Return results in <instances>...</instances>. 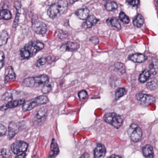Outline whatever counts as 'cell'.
<instances>
[{"instance_id": "obj_1", "label": "cell", "mask_w": 158, "mask_h": 158, "mask_svg": "<svg viewBox=\"0 0 158 158\" xmlns=\"http://www.w3.org/2000/svg\"><path fill=\"white\" fill-rule=\"evenodd\" d=\"M44 44L40 41L30 42L25 45L20 51V58L21 60L28 59L35 56L44 48Z\"/></svg>"}, {"instance_id": "obj_2", "label": "cell", "mask_w": 158, "mask_h": 158, "mask_svg": "<svg viewBox=\"0 0 158 158\" xmlns=\"http://www.w3.org/2000/svg\"><path fill=\"white\" fill-rule=\"evenodd\" d=\"M68 6V2L66 0H60L49 7L47 10V15L51 19L57 18L65 12Z\"/></svg>"}, {"instance_id": "obj_3", "label": "cell", "mask_w": 158, "mask_h": 158, "mask_svg": "<svg viewBox=\"0 0 158 158\" xmlns=\"http://www.w3.org/2000/svg\"><path fill=\"white\" fill-rule=\"evenodd\" d=\"M49 102V99L46 96L40 95L35 98L26 101L22 105V109L24 111H30L34 108L42 105H45Z\"/></svg>"}, {"instance_id": "obj_4", "label": "cell", "mask_w": 158, "mask_h": 158, "mask_svg": "<svg viewBox=\"0 0 158 158\" xmlns=\"http://www.w3.org/2000/svg\"><path fill=\"white\" fill-rule=\"evenodd\" d=\"M49 81V78L46 74H42L38 76L26 78L23 80L22 84L24 87H34L45 85Z\"/></svg>"}, {"instance_id": "obj_5", "label": "cell", "mask_w": 158, "mask_h": 158, "mask_svg": "<svg viewBox=\"0 0 158 158\" xmlns=\"http://www.w3.org/2000/svg\"><path fill=\"white\" fill-rule=\"evenodd\" d=\"M104 118L105 122L116 129L119 128L123 124V120L121 116L114 112L107 113Z\"/></svg>"}, {"instance_id": "obj_6", "label": "cell", "mask_w": 158, "mask_h": 158, "mask_svg": "<svg viewBox=\"0 0 158 158\" xmlns=\"http://www.w3.org/2000/svg\"><path fill=\"white\" fill-rule=\"evenodd\" d=\"M129 136L132 141L138 142L140 141L143 136V132L140 127L135 124H132L128 130Z\"/></svg>"}, {"instance_id": "obj_7", "label": "cell", "mask_w": 158, "mask_h": 158, "mask_svg": "<svg viewBox=\"0 0 158 158\" xmlns=\"http://www.w3.org/2000/svg\"><path fill=\"white\" fill-rule=\"evenodd\" d=\"M28 144L25 141H17L11 145V149L14 154H18L25 152L28 148Z\"/></svg>"}, {"instance_id": "obj_8", "label": "cell", "mask_w": 158, "mask_h": 158, "mask_svg": "<svg viewBox=\"0 0 158 158\" xmlns=\"http://www.w3.org/2000/svg\"><path fill=\"white\" fill-rule=\"evenodd\" d=\"M136 98L143 106H148L155 101L154 97L143 93H138L136 95Z\"/></svg>"}, {"instance_id": "obj_9", "label": "cell", "mask_w": 158, "mask_h": 158, "mask_svg": "<svg viewBox=\"0 0 158 158\" xmlns=\"http://www.w3.org/2000/svg\"><path fill=\"white\" fill-rule=\"evenodd\" d=\"M33 30L35 33L39 35H44L46 33L47 27L45 22L37 21L33 24Z\"/></svg>"}, {"instance_id": "obj_10", "label": "cell", "mask_w": 158, "mask_h": 158, "mask_svg": "<svg viewBox=\"0 0 158 158\" xmlns=\"http://www.w3.org/2000/svg\"><path fill=\"white\" fill-rule=\"evenodd\" d=\"M25 102V100L24 98L10 101L8 102L5 105H3V106H1V111H5V110H7V109L16 108L19 106L24 105Z\"/></svg>"}, {"instance_id": "obj_11", "label": "cell", "mask_w": 158, "mask_h": 158, "mask_svg": "<svg viewBox=\"0 0 158 158\" xmlns=\"http://www.w3.org/2000/svg\"><path fill=\"white\" fill-rule=\"evenodd\" d=\"M80 48V44L76 42H68L64 44L61 46L60 49L61 50L64 51H76Z\"/></svg>"}, {"instance_id": "obj_12", "label": "cell", "mask_w": 158, "mask_h": 158, "mask_svg": "<svg viewBox=\"0 0 158 158\" xmlns=\"http://www.w3.org/2000/svg\"><path fill=\"white\" fill-rule=\"evenodd\" d=\"M16 79V74L14 69L12 66L7 67L6 70L5 76L4 78V82L5 84L11 82L15 81Z\"/></svg>"}, {"instance_id": "obj_13", "label": "cell", "mask_w": 158, "mask_h": 158, "mask_svg": "<svg viewBox=\"0 0 158 158\" xmlns=\"http://www.w3.org/2000/svg\"><path fill=\"white\" fill-rule=\"evenodd\" d=\"M106 153V148L102 144H98L94 151L95 158H100L104 157Z\"/></svg>"}, {"instance_id": "obj_14", "label": "cell", "mask_w": 158, "mask_h": 158, "mask_svg": "<svg viewBox=\"0 0 158 158\" xmlns=\"http://www.w3.org/2000/svg\"><path fill=\"white\" fill-rule=\"evenodd\" d=\"M60 153L59 146L55 140L52 139L51 145L50 152L49 154V158H54Z\"/></svg>"}, {"instance_id": "obj_15", "label": "cell", "mask_w": 158, "mask_h": 158, "mask_svg": "<svg viewBox=\"0 0 158 158\" xmlns=\"http://www.w3.org/2000/svg\"><path fill=\"white\" fill-rule=\"evenodd\" d=\"M19 131V127L15 122H12L10 124L9 127V134L8 137L9 139H11L15 136Z\"/></svg>"}, {"instance_id": "obj_16", "label": "cell", "mask_w": 158, "mask_h": 158, "mask_svg": "<svg viewBox=\"0 0 158 158\" xmlns=\"http://www.w3.org/2000/svg\"><path fill=\"white\" fill-rule=\"evenodd\" d=\"M98 20L94 16H89L86 21L83 23L82 26L85 29L90 28L95 25L96 23H98Z\"/></svg>"}, {"instance_id": "obj_17", "label": "cell", "mask_w": 158, "mask_h": 158, "mask_svg": "<svg viewBox=\"0 0 158 158\" xmlns=\"http://www.w3.org/2000/svg\"><path fill=\"white\" fill-rule=\"evenodd\" d=\"M144 156L147 158H153L154 157V152L153 147L150 145L145 146L143 149Z\"/></svg>"}, {"instance_id": "obj_18", "label": "cell", "mask_w": 158, "mask_h": 158, "mask_svg": "<svg viewBox=\"0 0 158 158\" xmlns=\"http://www.w3.org/2000/svg\"><path fill=\"white\" fill-rule=\"evenodd\" d=\"M129 59L134 63H141L147 60V57L142 54L136 53L131 55Z\"/></svg>"}, {"instance_id": "obj_19", "label": "cell", "mask_w": 158, "mask_h": 158, "mask_svg": "<svg viewBox=\"0 0 158 158\" xmlns=\"http://www.w3.org/2000/svg\"><path fill=\"white\" fill-rule=\"evenodd\" d=\"M76 15L81 20H86L89 17L90 11L87 8L80 9L77 11Z\"/></svg>"}, {"instance_id": "obj_20", "label": "cell", "mask_w": 158, "mask_h": 158, "mask_svg": "<svg viewBox=\"0 0 158 158\" xmlns=\"http://www.w3.org/2000/svg\"><path fill=\"white\" fill-rule=\"evenodd\" d=\"M144 22V19L142 15L138 14L133 20V24L137 27H140L143 26Z\"/></svg>"}, {"instance_id": "obj_21", "label": "cell", "mask_w": 158, "mask_h": 158, "mask_svg": "<svg viewBox=\"0 0 158 158\" xmlns=\"http://www.w3.org/2000/svg\"><path fill=\"white\" fill-rule=\"evenodd\" d=\"M107 23L113 27H115L117 29L120 30L121 29V25L120 23L118 20L115 17H112L108 19L107 21Z\"/></svg>"}, {"instance_id": "obj_22", "label": "cell", "mask_w": 158, "mask_h": 158, "mask_svg": "<svg viewBox=\"0 0 158 158\" xmlns=\"http://www.w3.org/2000/svg\"><path fill=\"white\" fill-rule=\"evenodd\" d=\"M150 76V73L148 70L145 69L140 75L139 81L140 82L144 83L148 80Z\"/></svg>"}, {"instance_id": "obj_23", "label": "cell", "mask_w": 158, "mask_h": 158, "mask_svg": "<svg viewBox=\"0 0 158 158\" xmlns=\"http://www.w3.org/2000/svg\"><path fill=\"white\" fill-rule=\"evenodd\" d=\"M9 38V34L7 31H1L0 35V45L1 46L6 44Z\"/></svg>"}, {"instance_id": "obj_24", "label": "cell", "mask_w": 158, "mask_h": 158, "mask_svg": "<svg viewBox=\"0 0 158 158\" xmlns=\"http://www.w3.org/2000/svg\"><path fill=\"white\" fill-rule=\"evenodd\" d=\"M12 18V14L10 11L7 9H3L1 12V19L9 20Z\"/></svg>"}, {"instance_id": "obj_25", "label": "cell", "mask_w": 158, "mask_h": 158, "mask_svg": "<svg viewBox=\"0 0 158 158\" xmlns=\"http://www.w3.org/2000/svg\"><path fill=\"white\" fill-rule=\"evenodd\" d=\"M53 87H54V83L50 82L49 83H47L42 87L41 92L43 94H46L49 93L52 90Z\"/></svg>"}, {"instance_id": "obj_26", "label": "cell", "mask_w": 158, "mask_h": 158, "mask_svg": "<svg viewBox=\"0 0 158 158\" xmlns=\"http://www.w3.org/2000/svg\"><path fill=\"white\" fill-rule=\"evenodd\" d=\"M147 88L150 90H154L158 87V83L157 80L155 79H151L148 82L147 84Z\"/></svg>"}, {"instance_id": "obj_27", "label": "cell", "mask_w": 158, "mask_h": 158, "mask_svg": "<svg viewBox=\"0 0 158 158\" xmlns=\"http://www.w3.org/2000/svg\"><path fill=\"white\" fill-rule=\"evenodd\" d=\"M47 110L46 108H40V110H38L37 113L36 114L35 117L37 118V119H40L41 118L46 116L47 113Z\"/></svg>"}, {"instance_id": "obj_28", "label": "cell", "mask_w": 158, "mask_h": 158, "mask_svg": "<svg viewBox=\"0 0 158 158\" xmlns=\"http://www.w3.org/2000/svg\"><path fill=\"white\" fill-rule=\"evenodd\" d=\"M105 7L106 10L109 11H113L115 10L118 8L117 3L115 2H113V1L106 3Z\"/></svg>"}, {"instance_id": "obj_29", "label": "cell", "mask_w": 158, "mask_h": 158, "mask_svg": "<svg viewBox=\"0 0 158 158\" xmlns=\"http://www.w3.org/2000/svg\"><path fill=\"white\" fill-rule=\"evenodd\" d=\"M126 93V90L124 88H119L115 92V98L116 100H118L120 98L124 95Z\"/></svg>"}, {"instance_id": "obj_30", "label": "cell", "mask_w": 158, "mask_h": 158, "mask_svg": "<svg viewBox=\"0 0 158 158\" xmlns=\"http://www.w3.org/2000/svg\"><path fill=\"white\" fill-rule=\"evenodd\" d=\"M47 59L46 58H39L37 60V62L36 63L35 65L37 68H41L45 65L46 63H47Z\"/></svg>"}, {"instance_id": "obj_31", "label": "cell", "mask_w": 158, "mask_h": 158, "mask_svg": "<svg viewBox=\"0 0 158 158\" xmlns=\"http://www.w3.org/2000/svg\"><path fill=\"white\" fill-rule=\"evenodd\" d=\"M119 18L120 20L125 24H127L129 23V21H130L129 19L128 16L126 15L123 12L120 13L119 15Z\"/></svg>"}, {"instance_id": "obj_32", "label": "cell", "mask_w": 158, "mask_h": 158, "mask_svg": "<svg viewBox=\"0 0 158 158\" xmlns=\"http://www.w3.org/2000/svg\"><path fill=\"white\" fill-rule=\"evenodd\" d=\"M78 95L79 98L80 100L83 101L85 100V98H87L88 96V92L86 90H83L79 92Z\"/></svg>"}, {"instance_id": "obj_33", "label": "cell", "mask_w": 158, "mask_h": 158, "mask_svg": "<svg viewBox=\"0 0 158 158\" xmlns=\"http://www.w3.org/2000/svg\"><path fill=\"white\" fill-rule=\"evenodd\" d=\"M115 68L118 70L121 74L124 73L125 71V68L123 64L120 63H115Z\"/></svg>"}, {"instance_id": "obj_34", "label": "cell", "mask_w": 158, "mask_h": 158, "mask_svg": "<svg viewBox=\"0 0 158 158\" xmlns=\"http://www.w3.org/2000/svg\"><path fill=\"white\" fill-rule=\"evenodd\" d=\"M5 57L4 53L2 51H0V68L1 69L3 68V66L5 64Z\"/></svg>"}, {"instance_id": "obj_35", "label": "cell", "mask_w": 158, "mask_h": 158, "mask_svg": "<svg viewBox=\"0 0 158 158\" xmlns=\"http://www.w3.org/2000/svg\"><path fill=\"white\" fill-rule=\"evenodd\" d=\"M1 156L4 158H9L10 156V153L7 150L2 149L1 151Z\"/></svg>"}, {"instance_id": "obj_36", "label": "cell", "mask_w": 158, "mask_h": 158, "mask_svg": "<svg viewBox=\"0 0 158 158\" xmlns=\"http://www.w3.org/2000/svg\"><path fill=\"white\" fill-rule=\"evenodd\" d=\"M7 133V129L4 126L1 124L0 125V135L2 136L5 135Z\"/></svg>"}, {"instance_id": "obj_37", "label": "cell", "mask_w": 158, "mask_h": 158, "mask_svg": "<svg viewBox=\"0 0 158 158\" xmlns=\"http://www.w3.org/2000/svg\"><path fill=\"white\" fill-rule=\"evenodd\" d=\"M90 41L91 43H93V44H98L99 43V39L97 37H91V38H90Z\"/></svg>"}, {"instance_id": "obj_38", "label": "cell", "mask_w": 158, "mask_h": 158, "mask_svg": "<svg viewBox=\"0 0 158 158\" xmlns=\"http://www.w3.org/2000/svg\"><path fill=\"white\" fill-rule=\"evenodd\" d=\"M19 14L17 13V15L16 16V18L14 21V24H13V27L16 28L17 27L18 25V22H19Z\"/></svg>"}, {"instance_id": "obj_39", "label": "cell", "mask_w": 158, "mask_h": 158, "mask_svg": "<svg viewBox=\"0 0 158 158\" xmlns=\"http://www.w3.org/2000/svg\"><path fill=\"white\" fill-rule=\"evenodd\" d=\"M131 5L133 6H138V5H139L140 4V1L139 0H133L130 3Z\"/></svg>"}, {"instance_id": "obj_40", "label": "cell", "mask_w": 158, "mask_h": 158, "mask_svg": "<svg viewBox=\"0 0 158 158\" xmlns=\"http://www.w3.org/2000/svg\"><path fill=\"white\" fill-rule=\"evenodd\" d=\"M15 8L17 10L19 11V10L21 9V2L19 1H16L15 3Z\"/></svg>"}, {"instance_id": "obj_41", "label": "cell", "mask_w": 158, "mask_h": 158, "mask_svg": "<svg viewBox=\"0 0 158 158\" xmlns=\"http://www.w3.org/2000/svg\"><path fill=\"white\" fill-rule=\"evenodd\" d=\"M26 155V153L25 152H23V153L18 154L15 158H25Z\"/></svg>"}, {"instance_id": "obj_42", "label": "cell", "mask_w": 158, "mask_h": 158, "mask_svg": "<svg viewBox=\"0 0 158 158\" xmlns=\"http://www.w3.org/2000/svg\"><path fill=\"white\" fill-rule=\"evenodd\" d=\"M107 158H121V157H119V156H117V155H115V154H113V155H111V156H109Z\"/></svg>"}, {"instance_id": "obj_43", "label": "cell", "mask_w": 158, "mask_h": 158, "mask_svg": "<svg viewBox=\"0 0 158 158\" xmlns=\"http://www.w3.org/2000/svg\"><path fill=\"white\" fill-rule=\"evenodd\" d=\"M79 0H70V3L71 4H73L74 3L76 2V1H78Z\"/></svg>"}, {"instance_id": "obj_44", "label": "cell", "mask_w": 158, "mask_h": 158, "mask_svg": "<svg viewBox=\"0 0 158 158\" xmlns=\"http://www.w3.org/2000/svg\"><path fill=\"white\" fill-rule=\"evenodd\" d=\"M155 4L158 7V0H156L155 1Z\"/></svg>"}, {"instance_id": "obj_45", "label": "cell", "mask_w": 158, "mask_h": 158, "mask_svg": "<svg viewBox=\"0 0 158 158\" xmlns=\"http://www.w3.org/2000/svg\"><path fill=\"white\" fill-rule=\"evenodd\" d=\"M80 158H86V157H85V154H84V155H82L81 157H80Z\"/></svg>"}, {"instance_id": "obj_46", "label": "cell", "mask_w": 158, "mask_h": 158, "mask_svg": "<svg viewBox=\"0 0 158 158\" xmlns=\"http://www.w3.org/2000/svg\"><path fill=\"white\" fill-rule=\"evenodd\" d=\"M126 1H127L129 3H130L133 0H126Z\"/></svg>"}]
</instances>
